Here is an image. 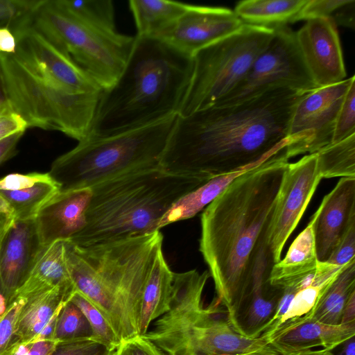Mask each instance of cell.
Instances as JSON below:
<instances>
[{
	"label": "cell",
	"mask_w": 355,
	"mask_h": 355,
	"mask_svg": "<svg viewBox=\"0 0 355 355\" xmlns=\"http://www.w3.org/2000/svg\"><path fill=\"white\" fill-rule=\"evenodd\" d=\"M309 92L274 88L236 104L178 115L161 169L207 182L270 159L286 150L292 114Z\"/></svg>",
	"instance_id": "6da1fadb"
},
{
	"label": "cell",
	"mask_w": 355,
	"mask_h": 355,
	"mask_svg": "<svg viewBox=\"0 0 355 355\" xmlns=\"http://www.w3.org/2000/svg\"><path fill=\"white\" fill-rule=\"evenodd\" d=\"M289 159L284 151L238 177L201 214L199 250L230 322L249 291Z\"/></svg>",
	"instance_id": "7a4b0ae2"
},
{
	"label": "cell",
	"mask_w": 355,
	"mask_h": 355,
	"mask_svg": "<svg viewBox=\"0 0 355 355\" xmlns=\"http://www.w3.org/2000/svg\"><path fill=\"white\" fill-rule=\"evenodd\" d=\"M14 53L0 52V78L12 112L28 127L87 139L103 89L69 55L32 27L12 30Z\"/></svg>",
	"instance_id": "3957f363"
},
{
	"label": "cell",
	"mask_w": 355,
	"mask_h": 355,
	"mask_svg": "<svg viewBox=\"0 0 355 355\" xmlns=\"http://www.w3.org/2000/svg\"><path fill=\"white\" fill-rule=\"evenodd\" d=\"M193 68V57L159 39L136 35L121 73L101 93L88 137L113 135L178 115Z\"/></svg>",
	"instance_id": "277c9868"
},
{
	"label": "cell",
	"mask_w": 355,
	"mask_h": 355,
	"mask_svg": "<svg viewBox=\"0 0 355 355\" xmlns=\"http://www.w3.org/2000/svg\"><path fill=\"white\" fill-rule=\"evenodd\" d=\"M162 243L159 230L86 247L64 242L76 291L97 307L120 342L139 335L143 292Z\"/></svg>",
	"instance_id": "5b68a950"
},
{
	"label": "cell",
	"mask_w": 355,
	"mask_h": 355,
	"mask_svg": "<svg viewBox=\"0 0 355 355\" xmlns=\"http://www.w3.org/2000/svg\"><path fill=\"white\" fill-rule=\"evenodd\" d=\"M205 182L161 168L130 172L91 187L86 224L69 242L81 247L158 231L172 205Z\"/></svg>",
	"instance_id": "8992f818"
},
{
	"label": "cell",
	"mask_w": 355,
	"mask_h": 355,
	"mask_svg": "<svg viewBox=\"0 0 355 355\" xmlns=\"http://www.w3.org/2000/svg\"><path fill=\"white\" fill-rule=\"evenodd\" d=\"M178 114L121 132L89 137L51 164L60 191L91 188L136 171L160 168Z\"/></svg>",
	"instance_id": "52a82bcc"
},
{
	"label": "cell",
	"mask_w": 355,
	"mask_h": 355,
	"mask_svg": "<svg viewBox=\"0 0 355 355\" xmlns=\"http://www.w3.org/2000/svg\"><path fill=\"white\" fill-rule=\"evenodd\" d=\"M205 284L196 279L173 282L169 310L144 335L165 355H236L270 346L261 336L250 338L234 330L222 316L216 298L203 306Z\"/></svg>",
	"instance_id": "ba28073f"
},
{
	"label": "cell",
	"mask_w": 355,
	"mask_h": 355,
	"mask_svg": "<svg viewBox=\"0 0 355 355\" xmlns=\"http://www.w3.org/2000/svg\"><path fill=\"white\" fill-rule=\"evenodd\" d=\"M21 22L69 55L103 89L121 73L135 36L95 26L71 15L55 0L35 1Z\"/></svg>",
	"instance_id": "9c48e42d"
},
{
	"label": "cell",
	"mask_w": 355,
	"mask_h": 355,
	"mask_svg": "<svg viewBox=\"0 0 355 355\" xmlns=\"http://www.w3.org/2000/svg\"><path fill=\"white\" fill-rule=\"evenodd\" d=\"M273 34L274 28L244 24L238 31L198 51L193 56L192 76L178 116L211 107L229 94L247 75Z\"/></svg>",
	"instance_id": "30bf717a"
},
{
	"label": "cell",
	"mask_w": 355,
	"mask_h": 355,
	"mask_svg": "<svg viewBox=\"0 0 355 355\" xmlns=\"http://www.w3.org/2000/svg\"><path fill=\"white\" fill-rule=\"evenodd\" d=\"M281 87L304 92L317 88L301 53L295 32L288 26L274 28L272 39L245 78L214 105L236 104Z\"/></svg>",
	"instance_id": "8fae6325"
},
{
	"label": "cell",
	"mask_w": 355,
	"mask_h": 355,
	"mask_svg": "<svg viewBox=\"0 0 355 355\" xmlns=\"http://www.w3.org/2000/svg\"><path fill=\"white\" fill-rule=\"evenodd\" d=\"M322 179L315 153L287 164L265 235L264 244L272 264L280 261L286 243Z\"/></svg>",
	"instance_id": "7c38bea8"
},
{
	"label": "cell",
	"mask_w": 355,
	"mask_h": 355,
	"mask_svg": "<svg viewBox=\"0 0 355 355\" xmlns=\"http://www.w3.org/2000/svg\"><path fill=\"white\" fill-rule=\"evenodd\" d=\"M354 76L308 92L296 105L287 134L289 159L315 153L331 144L336 117Z\"/></svg>",
	"instance_id": "4fadbf2b"
},
{
	"label": "cell",
	"mask_w": 355,
	"mask_h": 355,
	"mask_svg": "<svg viewBox=\"0 0 355 355\" xmlns=\"http://www.w3.org/2000/svg\"><path fill=\"white\" fill-rule=\"evenodd\" d=\"M243 25L230 8L190 4L171 28L155 38L193 57L200 50L238 31Z\"/></svg>",
	"instance_id": "5bb4252c"
},
{
	"label": "cell",
	"mask_w": 355,
	"mask_h": 355,
	"mask_svg": "<svg viewBox=\"0 0 355 355\" xmlns=\"http://www.w3.org/2000/svg\"><path fill=\"white\" fill-rule=\"evenodd\" d=\"M296 39L306 67L317 86L344 80L347 76L337 26L331 18L311 19L297 32Z\"/></svg>",
	"instance_id": "9a60e30c"
},
{
	"label": "cell",
	"mask_w": 355,
	"mask_h": 355,
	"mask_svg": "<svg viewBox=\"0 0 355 355\" xmlns=\"http://www.w3.org/2000/svg\"><path fill=\"white\" fill-rule=\"evenodd\" d=\"M44 246L35 218L13 220L0 238V283L8 306L28 277Z\"/></svg>",
	"instance_id": "2e32d148"
},
{
	"label": "cell",
	"mask_w": 355,
	"mask_h": 355,
	"mask_svg": "<svg viewBox=\"0 0 355 355\" xmlns=\"http://www.w3.org/2000/svg\"><path fill=\"white\" fill-rule=\"evenodd\" d=\"M318 259L327 262L348 229L355 224V178H341L314 213Z\"/></svg>",
	"instance_id": "e0dca14e"
},
{
	"label": "cell",
	"mask_w": 355,
	"mask_h": 355,
	"mask_svg": "<svg viewBox=\"0 0 355 355\" xmlns=\"http://www.w3.org/2000/svg\"><path fill=\"white\" fill-rule=\"evenodd\" d=\"M90 188L59 191L40 209L35 221L43 246L69 241L85 226Z\"/></svg>",
	"instance_id": "ac0fdd59"
},
{
	"label": "cell",
	"mask_w": 355,
	"mask_h": 355,
	"mask_svg": "<svg viewBox=\"0 0 355 355\" xmlns=\"http://www.w3.org/2000/svg\"><path fill=\"white\" fill-rule=\"evenodd\" d=\"M272 265L263 244L257 256L249 291L230 322L234 330L243 336L259 337L274 315L279 291L266 294L267 278Z\"/></svg>",
	"instance_id": "d6986e66"
},
{
	"label": "cell",
	"mask_w": 355,
	"mask_h": 355,
	"mask_svg": "<svg viewBox=\"0 0 355 355\" xmlns=\"http://www.w3.org/2000/svg\"><path fill=\"white\" fill-rule=\"evenodd\" d=\"M355 335V322L327 324L304 316L274 332L266 340L280 355L322 347L331 350Z\"/></svg>",
	"instance_id": "ffe728a7"
},
{
	"label": "cell",
	"mask_w": 355,
	"mask_h": 355,
	"mask_svg": "<svg viewBox=\"0 0 355 355\" xmlns=\"http://www.w3.org/2000/svg\"><path fill=\"white\" fill-rule=\"evenodd\" d=\"M59 191L49 173H12L0 179V199L15 220L35 218Z\"/></svg>",
	"instance_id": "44dd1931"
},
{
	"label": "cell",
	"mask_w": 355,
	"mask_h": 355,
	"mask_svg": "<svg viewBox=\"0 0 355 355\" xmlns=\"http://www.w3.org/2000/svg\"><path fill=\"white\" fill-rule=\"evenodd\" d=\"M315 214L306 227L298 234L282 259L270 268L267 282L272 288L280 290L314 271L318 263L315 237Z\"/></svg>",
	"instance_id": "7402d4cb"
},
{
	"label": "cell",
	"mask_w": 355,
	"mask_h": 355,
	"mask_svg": "<svg viewBox=\"0 0 355 355\" xmlns=\"http://www.w3.org/2000/svg\"><path fill=\"white\" fill-rule=\"evenodd\" d=\"M348 263L339 266L320 261L314 271L295 283L286 311L270 336L284 326L309 315Z\"/></svg>",
	"instance_id": "603a6c76"
},
{
	"label": "cell",
	"mask_w": 355,
	"mask_h": 355,
	"mask_svg": "<svg viewBox=\"0 0 355 355\" xmlns=\"http://www.w3.org/2000/svg\"><path fill=\"white\" fill-rule=\"evenodd\" d=\"M64 242L56 241L44 247L15 299L27 298L55 287L76 291L66 263Z\"/></svg>",
	"instance_id": "cb8c5ba5"
},
{
	"label": "cell",
	"mask_w": 355,
	"mask_h": 355,
	"mask_svg": "<svg viewBox=\"0 0 355 355\" xmlns=\"http://www.w3.org/2000/svg\"><path fill=\"white\" fill-rule=\"evenodd\" d=\"M76 291L55 287L26 298L18 315L15 337L20 343H32L52 315Z\"/></svg>",
	"instance_id": "d4e9b609"
},
{
	"label": "cell",
	"mask_w": 355,
	"mask_h": 355,
	"mask_svg": "<svg viewBox=\"0 0 355 355\" xmlns=\"http://www.w3.org/2000/svg\"><path fill=\"white\" fill-rule=\"evenodd\" d=\"M174 272L166 263L162 248L156 254L141 298L139 334L145 335L150 323L170 308Z\"/></svg>",
	"instance_id": "484cf974"
},
{
	"label": "cell",
	"mask_w": 355,
	"mask_h": 355,
	"mask_svg": "<svg viewBox=\"0 0 355 355\" xmlns=\"http://www.w3.org/2000/svg\"><path fill=\"white\" fill-rule=\"evenodd\" d=\"M264 162L252 164L215 177L184 194L176 200L162 217L157 225V230L173 223L195 216L209 205L236 178Z\"/></svg>",
	"instance_id": "4316f807"
},
{
	"label": "cell",
	"mask_w": 355,
	"mask_h": 355,
	"mask_svg": "<svg viewBox=\"0 0 355 355\" xmlns=\"http://www.w3.org/2000/svg\"><path fill=\"white\" fill-rule=\"evenodd\" d=\"M189 5L166 0H130L137 36L158 37L177 21Z\"/></svg>",
	"instance_id": "83f0119b"
},
{
	"label": "cell",
	"mask_w": 355,
	"mask_h": 355,
	"mask_svg": "<svg viewBox=\"0 0 355 355\" xmlns=\"http://www.w3.org/2000/svg\"><path fill=\"white\" fill-rule=\"evenodd\" d=\"M307 0H245L234 10L245 24L275 28L297 21Z\"/></svg>",
	"instance_id": "f1b7e54d"
},
{
	"label": "cell",
	"mask_w": 355,
	"mask_h": 355,
	"mask_svg": "<svg viewBox=\"0 0 355 355\" xmlns=\"http://www.w3.org/2000/svg\"><path fill=\"white\" fill-rule=\"evenodd\" d=\"M355 291V259L350 261L307 316L327 324H339L343 308Z\"/></svg>",
	"instance_id": "f546056e"
},
{
	"label": "cell",
	"mask_w": 355,
	"mask_h": 355,
	"mask_svg": "<svg viewBox=\"0 0 355 355\" xmlns=\"http://www.w3.org/2000/svg\"><path fill=\"white\" fill-rule=\"evenodd\" d=\"M322 178H355V134L315 153Z\"/></svg>",
	"instance_id": "4dcf8cb0"
},
{
	"label": "cell",
	"mask_w": 355,
	"mask_h": 355,
	"mask_svg": "<svg viewBox=\"0 0 355 355\" xmlns=\"http://www.w3.org/2000/svg\"><path fill=\"white\" fill-rule=\"evenodd\" d=\"M64 10L75 17L95 26L117 31L114 7L111 0H55Z\"/></svg>",
	"instance_id": "1f68e13d"
},
{
	"label": "cell",
	"mask_w": 355,
	"mask_h": 355,
	"mask_svg": "<svg viewBox=\"0 0 355 355\" xmlns=\"http://www.w3.org/2000/svg\"><path fill=\"white\" fill-rule=\"evenodd\" d=\"M87 338H93L92 328L83 313L69 300L58 315L53 339L60 341Z\"/></svg>",
	"instance_id": "d6a6232c"
},
{
	"label": "cell",
	"mask_w": 355,
	"mask_h": 355,
	"mask_svg": "<svg viewBox=\"0 0 355 355\" xmlns=\"http://www.w3.org/2000/svg\"><path fill=\"white\" fill-rule=\"evenodd\" d=\"M70 301L76 305L86 317L93 334V338L110 349H116L120 344L113 328L97 307L80 293L76 291Z\"/></svg>",
	"instance_id": "836d02e7"
},
{
	"label": "cell",
	"mask_w": 355,
	"mask_h": 355,
	"mask_svg": "<svg viewBox=\"0 0 355 355\" xmlns=\"http://www.w3.org/2000/svg\"><path fill=\"white\" fill-rule=\"evenodd\" d=\"M355 134V80L349 87L339 109L331 143Z\"/></svg>",
	"instance_id": "e575fe53"
},
{
	"label": "cell",
	"mask_w": 355,
	"mask_h": 355,
	"mask_svg": "<svg viewBox=\"0 0 355 355\" xmlns=\"http://www.w3.org/2000/svg\"><path fill=\"white\" fill-rule=\"evenodd\" d=\"M115 350L94 338H87L57 341L49 355H110Z\"/></svg>",
	"instance_id": "d590c367"
},
{
	"label": "cell",
	"mask_w": 355,
	"mask_h": 355,
	"mask_svg": "<svg viewBox=\"0 0 355 355\" xmlns=\"http://www.w3.org/2000/svg\"><path fill=\"white\" fill-rule=\"evenodd\" d=\"M26 298L16 297L7 307L0 320V355H3L14 344L19 342L15 337L18 315Z\"/></svg>",
	"instance_id": "8d00e7d4"
},
{
	"label": "cell",
	"mask_w": 355,
	"mask_h": 355,
	"mask_svg": "<svg viewBox=\"0 0 355 355\" xmlns=\"http://www.w3.org/2000/svg\"><path fill=\"white\" fill-rule=\"evenodd\" d=\"M35 0H0V28L9 27L20 21Z\"/></svg>",
	"instance_id": "74e56055"
},
{
	"label": "cell",
	"mask_w": 355,
	"mask_h": 355,
	"mask_svg": "<svg viewBox=\"0 0 355 355\" xmlns=\"http://www.w3.org/2000/svg\"><path fill=\"white\" fill-rule=\"evenodd\" d=\"M348 0H307L300 12L297 21L314 18H331L334 12Z\"/></svg>",
	"instance_id": "f35d334b"
},
{
	"label": "cell",
	"mask_w": 355,
	"mask_h": 355,
	"mask_svg": "<svg viewBox=\"0 0 355 355\" xmlns=\"http://www.w3.org/2000/svg\"><path fill=\"white\" fill-rule=\"evenodd\" d=\"M114 355H165L146 337L137 335L123 340L115 350Z\"/></svg>",
	"instance_id": "ab89813d"
},
{
	"label": "cell",
	"mask_w": 355,
	"mask_h": 355,
	"mask_svg": "<svg viewBox=\"0 0 355 355\" xmlns=\"http://www.w3.org/2000/svg\"><path fill=\"white\" fill-rule=\"evenodd\" d=\"M355 259V224L347 231L331 255L328 263L342 266Z\"/></svg>",
	"instance_id": "60d3db41"
},
{
	"label": "cell",
	"mask_w": 355,
	"mask_h": 355,
	"mask_svg": "<svg viewBox=\"0 0 355 355\" xmlns=\"http://www.w3.org/2000/svg\"><path fill=\"white\" fill-rule=\"evenodd\" d=\"M28 128L27 123L14 112L0 115V141L15 134L24 132Z\"/></svg>",
	"instance_id": "b9f144b4"
},
{
	"label": "cell",
	"mask_w": 355,
	"mask_h": 355,
	"mask_svg": "<svg viewBox=\"0 0 355 355\" xmlns=\"http://www.w3.org/2000/svg\"><path fill=\"white\" fill-rule=\"evenodd\" d=\"M355 1L348 0V1L340 7L333 15L331 19L336 26H342L349 28H354L355 17Z\"/></svg>",
	"instance_id": "7bdbcfd3"
},
{
	"label": "cell",
	"mask_w": 355,
	"mask_h": 355,
	"mask_svg": "<svg viewBox=\"0 0 355 355\" xmlns=\"http://www.w3.org/2000/svg\"><path fill=\"white\" fill-rule=\"evenodd\" d=\"M24 133H17L0 141V165L16 154L17 144Z\"/></svg>",
	"instance_id": "ee69618b"
},
{
	"label": "cell",
	"mask_w": 355,
	"mask_h": 355,
	"mask_svg": "<svg viewBox=\"0 0 355 355\" xmlns=\"http://www.w3.org/2000/svg\"><path fill=\"white\" fill-rule=\"evenodd\" d=\"M17 46L15 35L9 27L0 28V52L14 53Z\"/></svg>",
	"instance_id": "f6af8a7d"
},
{
	"label": "cell",
	"mask_w": 355,
	"mask_h": 355,
	"mask_svg": "<svg viewBox=\"0 0 355 355\" xmlns=\"http://www.w3.org/2000/svg\"><path fill=\"white\" fill-rule=\"evenodd\" d=\"M57 343L54 340H43L32 343L27 355H49Z\"/></svg>",
	"instance_id": "bcb514c9"
},
{
	"label": "cell",
	"mask_w": 355,
	"mask_h": 355,
	"mask_svg": "<svg viewBox=\"0 0 355 355\" xmlns=\"http://www.w3.org/2000/svg\"><path fill=\"white\" fill-rule=\"evenodd\" d=\"M355 322V291L346 302L343 310L340 324H349Z\"/></svg>",
	"instance_id": "7dc6e473"
},
{
	"label": "cell",
	"mask_w": 355,
	"mask_h": 355,
	"mask_svg": "<svg viewBox=\"0 0 355 355\" xmlns=\"http://www.w3.org/2000/svg\"><path fill=\"white\" fill-rule=\"evenodd\" d=\"M13 220L11 213L0 199V238Z\"/></svg>",
	"instance_id": "c3c4849f"
},
{
	"label": "cell",
	"mask_w": 355,
	"mask_h": 355,
	"mask_svg": "<svg viewBox=\"0 0 355 355\" xmlns=\"http://www.w3.org/2000/svg\"><path fill=\"white\" fill-rule=\"evenodd\" d=\"M32 343L18 342L14 344L3 355H27Z\"/></svg>",
	"instance_id": "681fc988"
},
{
	"label": "cell",
	"mask_w": 355,
	"mask_h": 355,
	"mask_svg": "<svg viewBox=\"0 0 355 355\" xmlns=\"http://www.w3.org/2000/svg\"><path fill=\"white\" fill-rule=\"evenodd\" d=\"M12 112L0 78V115Z\"/></svg>",
	"instance_id": "f907efd6"
},
{
	"label": "cell",
	"mask_w": 355,
	"mask_h": 355,
	"mask_svg": "<svg viewBox=\"0 0 355 355\" xmlns=\"http://www.w3.org/2000/svg\"><path fill=\"white\" fill-rule=\"evenodd\" d=\"M343 347L337 355H355V338L354 336L349 338L343 343Z\"/></svg>",
	"instance_id": "816d5d0a"
},
{
	"label": "cell",
	"mask_w": 355,
	"mask_h": 355,
	"mask_svg": "<svg viewBox=\"0 0 355 355\" xmlns=\"http://www.w3.org/2000/svg\"><path fill=\"white\" fill-rule=\"evenodd\" d=\"M285 355H334L330 350L327 349H320V350H313V349H306Z\"/></svg>",
	"instance_id": "f5cc1de1"
},
{
	"label": "cell",
	"mask_w": 355,
	"mask_h": 355,
	"mask_svg": "<svg viewBox=\"0 0 355 355\" xmlns=\"http://www.w3.org/2000/svg\"><path fill=\"white\" fill-rule=\"evenodd\" d=\"M279 354L271 347L269 346L261 350L252 352L246 354H236V355H278Z\"/></svg>",
	"instance_id": "db71d44e"
},
{
	"label": "cell",
	"mask_w": 355,
	"mask_h": 355,
	"mask_svg": "<svg viewBox=\"0 0 355 355\" xmlns=\"http://www.w3.org/2000/svg\"><path fill=\"white\" fill-rule=\"evenodd\" d=\"M0 293H3L2 291H1V283H0Z\"/></svg>",
	"instance_id": "11a10c76"
},
{
	"label": "cell",
	"mask_w": 355,
	"mask_h": 355,
	"mask_svg": "<svg viewBox=\"0 0 355 355\" xmlns=\"http://www.w3.org/2000/svg\"><path fill=\"white\" fill-rule=\"evenodd\" d=\"M114 353H115V351H114V353H112V354H110V355H114Z\"/></svg>",
	"instance_id": "9f6ffc18"
}]
</instances>
